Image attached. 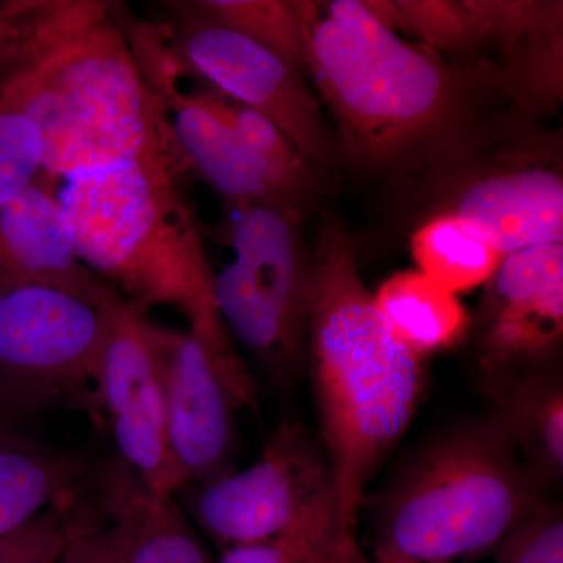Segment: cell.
<instances>
[{
  "mask_svg": "<svg viewBox=\"0 0 563 563\" xmlns=\"http://www.w3.org/2000/svg\"><path fill=\"white\" fill-rule=\"evenodd\" d=\"M307 77L332 117L340 163L365 176L432 190L503 140L485 109L488 91L504 96L496 77L404 40L363 0L320 2Z\"/></svg>",
  "mask_w": 563,
  "mask_h": 563,
  "instance_id": "6da1fadb",
  "label": "cell"
},
{
  "mask_svg": "<svg viewBox=\"0 0 563 563\" xmlns=\"http://www.w3.org/2000/svg\"><path fill=\"white\" fill-rule=\"evenodd\" d=\"M120 7L0 2V113L40 129L52 179L174 143L122 31Z\"/></svg>",
  "mask_w": 563,
  "mask_h": 563,
  "instance_id": "7a4b0ae2",
  "label": "cell"
},
{
  "mask_svg": "<svg viewBox=\"0 0 563 563\" xmlns=\"http://www.w3.org/2000/svg\"><path fill=\"white\" fill-rule=\"evenodd\" d=\"M344 536L357 542L366 485L412 424L422 358L396 339L358 272L355 244L328 218L312 247L307 352Z\"/></svg>",
  "mask_w": 563,
  "mask_h": 563,
  "instance_id": "3957f363",
  "label": "cell"
},
{
  "mask_svg": "<svg viewBox=\"0 0 563 563\" xmlns=\"http://www.w3.org/2000/svg\"><path fill=\"white\" fill-rule=\"evenodd\" d=\"M188 169L176 144L70 174L60 198L79 258L144 312L173 306L207 342H231L195 214L180 191Z\"/></svg>",
  "mask_w": 563,
  "mask_h": 563,
  "instance_id": "277c9868",
  "label": "cell"
},
{
  "mask_svg": "<svg viewBox=\"0 0 563 563\" xmlns=\"http://www.w3.org/2000/svg\"><path fill=\"white\" fill-rule=\"evenodd\" d=\"M544 490L492 413L415 448L374 510L373 563H455L493 553Z\"/></svg>",
  "mask_w": 563,
  "mask_h": 563,
  "instance_id": "5b68a950",
  "label": "cell"
},
{
  "mask_svg": "<svg viewBox=\"0 0 563 563\" xmlns=\"http://www.w3.org/2000/svg\"><path fill=\"white\" fill-rule=\"evenodd\" d=\"M192 515L222 550L280 539L309 548L328 563L368 559L344 536L320 439L299 422H280L250 468L201 485Z\"/></svg>",
  "mask_w": 563,
  "mask_h": 563,
  "instance_id": "8992f818",
  "label": "cell"
},
{
  "mask_svg": "<svg viewBox=\"0 0 563 563\" xmlns=\"http://www.w3.org/2000/svg\"><path fill=\"white\" fill-rule=\"evenodd\" d=\"M225 221L232 261L214 272L221 320L277 383L306 362L312 303V250L302 218L273 203H240Z\"/></svg>",
  "mask_w": 563,
  "mask_h": 563,
  "instance_id": "52a82bcc",
  "label": "cell"
},
{
  "mask_svg": "<svg viewBox=\"0 0 563 563\" xmlns=\"http://www.w3.org/2000/svg\"><path fill=\"white\" fill-rule=\"evenodd\" d=\"M51 287L0 296V418L46 409L102 415L99 373L109 301Z\"/></svg>",
  "mask_w": 563,
  "mask_h": 563,
  "instance_id": "ba28073f",
  "label": "cell"
},
{
  "mask_svg": "<svg viewBox=\"0 0 563 563\" xmlns=\"http://www.w3.org/2000/svg\"><path fill=\"white\" fill-rule=\"evenodd\" d=\"M161 24L185 65L222 95L272 121L314 166L340 163L331 121L307 77L261 44L218 24L192 2H163Z\"/></svg>",
  "mask_w": 563,
  "mask_h": 563,
  "instance_id": "9c48e42d",
  "label": "cell"
},
{
  "mask_svg": "<svg viewBox=\"0 0 563 563\" xmlns=\"http://www.w3.org/2000/svg\"><path fill=\"white\" fill-rule=\"evenodd\" d=\"M99 388L121 461L162 495L187 487L169 448L161 329L117 291L109 301Z\"/></svg>",
  "mask_w": 563,
  "mask_h": 563,
  "instance_id": "30bf717a",
  "label": "cell"
},
{
  "mask_svg": "<svg viewBox=\"0 0 563 563\" xmlns=\"http://www.w3.org/2000/svg\"><path fill=\"white\" fill-rule=\"evenodd\" d=\"M169 448L188 485L232 472L235 410L252 407L255 387L233 347H214L198 332L161 329Z\"/></svg>",
  "mask_w": 563,
  "mask_h": 563,
  "instance_id": "8fae6325",
  "label": "cell"
},
{
  "mask_svg": "<svg viewBox=\"0 0 563 563\" xmlns=\"http://www.w3.org/2000/svg\"><path fill=\"white\" fill-rule=\"evenodd\" d=\"M517 140L512 150L484 151L432 188L435 214H451L503 255L562 243L563 177L558 157Z\"/></svg>",
  "mask_w": 563,
  "mask_h": 563,
  "instance_id": "7c38bea8",
  "label": "cell"
},
{
  "mask_svg": "<svg viewBox=\"0 0 563 563\" xmlns=\"http://www.w3.org/2000/svg\"><path fill=\"white\" fill-rule=\"evenodd\" d=\"M481 303L483 376L553 365L563 336V244L504 255Z\"/></svg>",
  "mask_w": 563,
  "mask_h": 563,
  "instance_id": "4fadbf2b",
  "label": "cell"
},
{
  "mask_svg": "<svg viewBox=\"0 0 563 563\" xmlns=\"http://www.w3.org/2000/svg\"><path fill=\"white\" fill-rule=\"evenodd\" d=\"M483 57L495 51V76L517 113H547L563 95V3L463 0Z\"/></svg>",
  "mask_w": 563,
  "mask_h": 563,
  "instance_id": "5bb4252c",
  "label": "cell"
},
{
  "mask_svg": "<svg viewBox=\"0 0 563 563\" xmlns=\"http://www.w3.org/2000/svg\"><path fill=\"white\" fill-rule=\"evenodd\" d=\"M52 177L41 174L0 210V296L51 287L103 303L114 290L81 263Z\"/></svg>",
  "mask_w": 563,
  "mask_h": 563,
  "instance_id": "9a60e30c",
  "label": "cell"
},
{
  "mask_svg": "<svg viewBox=\"0 0 563 563\" xmlns=\"http://www.w3.org/2000/svg\"><path fill=\"white\" fill-rule=\"evenodd\" d=\"M95 496L120 532L122 563H213L174 496L152 490L121 459L102 466Z\"/></svg>",
  "mask_w": 563,
  "mask_h": 563,
  "instance_id": "2e32d148",
  "label": "cell"
},
{
  "mask_svg": "<svg viewBox=\"0 0 563 563\" xmlns=\"http://www.w3.org/2000/svg\"><path fill=\"white\" fill-rule=\"evenodd\" d=\"M484 390L498 420L540 487L563 476V380L553 365L483 376Z\"/></svg>",
  "mask_w": 563,
  "mask_h": 563,
  "instance_id": "e0dca14e",
  "label": "cell"
},
{
  "mask_svg": "<svg viewBox=\"0 0 563 563\" xmlns=\"http://www.w3.org/2000/svg\"><path fill=\"white\" fill-rule=\"evenodd\" d=\"M88 474L80 455L47 450L18 435L0 443V539L69 498Z\"/></svg>",
  "mask_w": 563,
  "mask_h": 563,
  "instance_id": "ac0fdd59",
  "label": "cell"
},
{
  "mask_svg": "<svg viewBox=\"0 0 563 563\" xmlns=\"http://www.w3.org/2000/svg\"><path fill=\"white\" fill-rule=\"evenodd\" d=\"M373 298L396 339L421 358L454 346L472 325L461 299L420 272L393 274Z\"/></svg>",
  "mask_w": 563,
  "mask_h": 563,
  "instance_id": "d6986e66",
  "label": "cell"
},
{
  "mask_svg": "<svg viewBox=\"0 0 563 563\" xmlns=\"http://www.w3.org/2000/svg\"><path fill=\"white\" fill-rule=\"evenodd\" d=\"M418 272L443 290H476L487 285L504 255L472 225L451 214H432L410 239Z\"/></svg>",
  "mask_w": 563,
  "mask_h": 563,
  "instance_id": "ffe728a7",
  "label": "cell"
},
{
  "mask_svg": "<svg viewBox=\"0 0 563 563\" xmlns=\"http://www.w3.org/2000/svg\"><path fill=\"white\" fill-rule=\"evenodd\" d=\"M207 18L261 44L307 77V41L320 2L191 0ZM309 79V77H307Z\"/></svg>",
  "mask_w": 563,
  "mask_h": 563,
  "instance_id": "44dd1931",
  "label": "cell"
},
{
  "mask_svg": "<svg viewBox=\"0 0 563 563\" xmlns=\"http://www.w3.org/2000/svg\"><path fill=\"white\" fill-rule=\"evenodd\" d=\"M384 25L409 33L457 68L488 73L483 47L463 0H363Z\"/></svg>",
  "mask_w": 563,
  "mask_h": 563,
  "instance_id": "7402d4cb",
  "label": "cell"
},
{
  "mask_svg": "<svg viewBox=\"0 0 563 563\" xmlns=\"http://www.w3.org/2000/svg\"><path fill=\"white\" fill-rule=\"evenodd\" d=\"M44 141L27 118L0 113V210L44 173Z\"/></svg>",
  "mask_w": 563,
  "mask_h": 563,
  "instance_id": "603a6c76",
  "label": "cell"
},
{
  "mask_svg": "<svg viewBox=\"0 0 563 563\" xmlns=\"http://www.w3.org/2000/svg\"><path fill=\"white\" fill-rule=\"evenodd\" d=\"M70 507L68 536L58 563H122L120 532L98 499L79 498Z\"/></svg>",
  "mask_w": 563,
  "mask_h": 563,
  "instance_id": "cb8c5ba5",
  "label": "cell"
},
{
  "mask_svg": "<svg viewBox=\"0 0 563 563\" xmlns=\"http://www.w3.org/2000/svg\"><path fill=\"white\" fill-rule=\"evenodd\" d=\"M493 563H563L561 506L543 503L493 550Z\"/></svg>",
  "mask_w": 563,
  "mask_h": 563,
  "instance_id": "d4e9b609",
  "label": "cell"
},
{
  "mask_svg": "<svg viewBox=\"0 0 563 563\" xmlns=\"http://www.w3.org/2000/svg\"><path fill=\"white\" fill-rule=\"evenodd\" d=\"M76 493L44 510L20 531L2 537L0 563H58L68 536L70 507Z\"/></svg>",
  "mask_w": 563,
  "mask_h": 563,
  "instance_id": "484cf974",
  "label": "cell"
},
{
  "mask_svg": "<svg viewBox=\"0 0 563 563\" xmlns=\"http://www.w3.org/2000/svg\"><path fill=\"white\" fill-rule=\"evenodd\" d=\"M217 563H328L309 548L291 540L239 544L222 550Z\"/></svg>",
  "mask_w": 563,
  "mask_h": 563,
  "instance_id": "4316f807",
  "label": "cell"
},
{
  "mask_svg": "<svg viewBox=\"0 0 563 563\" xmlns=\"http://www.w3.org/2000/svg\"><path fill=\"white\" fill-rule=\"evenodd\" d=\"M13 435L14 433L10 431V422L0 418V443L5 442Z\"/></svg>",
  "mask_w": 563,
  "mask_h": 563,
  "instance_id": "83f0119b",
  "label": "cell"
},
{
  "mask_svg": "<svg viewBox=\"0 0 563 563\" xmlns=\"http://www.w3.org/2000/svg\"><path fill=\"white\" fill-rule=\"evenodd\" d=\"M363 563H373V562H372V559H369V555H368V559H366V561H365V562H363Z\"/></svg>",
  "mask_w": 563,
  "mask_h": 563,
  "instance_id": "f1b7e54d",
  "label": "cell"
}]
</instances>
